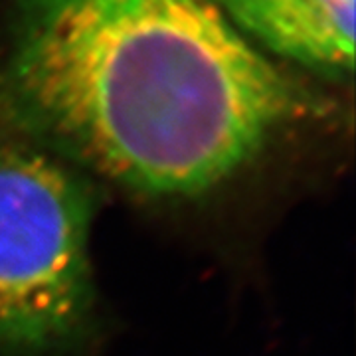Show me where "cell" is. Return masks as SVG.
<instances>
[{
  "mask_svg": "<svg viewBox=\"0 0 356 356\" xmlns=\"http://www.w3.org/2000/svg\"><path fill=\"white\" fill-rule=\"evenodd\" d=\"M327 115L212 0H14L0 137L137 196H208Z\"/></svg>",
  "mask_w": 356,
  "mask_h": 356,
  "instance_id": "obj_1",
  "label": "cell"
},
{
  "mask_svg": "<svg viewBox=\"0 0 356 356\" xmlns=\"http://www.w3.org/2000/svg\"><path fill=\"white\" fill-rule=\"evenodd\" d=\"M97 192L46 149L0 137V356H60L97 321Z\"/></svg>",
  "mask_w": 356,
  "mask_h": 356,
  "instance_id": "obj_2",
  "label": "cell"
},
{
  "mask_svg": "<svg viewBox=\"0 0 356 356\" xmlns=\"http://www.w3.org/2000/svg\"><path fill=\"white\" fill-rule=\"evenodd\" d=\"M267 58L327 76L355 64L356 0H212Z\"/></svg>",
  "mask_w": 356,
  "mask_h": 356,
  "instance_id": "obj_3",
  "label": "cell"
}]
</instances>
